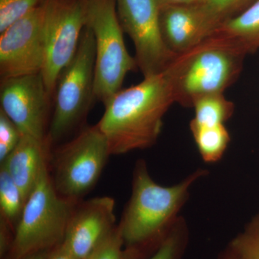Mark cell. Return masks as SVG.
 Wrapping results in <instances>:
<instances>
[{
    "mask_svg": "<svg viewBox=\"0 0 259 259\" xmlns=\"http://www.w3.org/2000/svg\"><path fill=\"white\" fill-rule=\"evenodd\" d=\"M77 202L58 193L47 165L25 202L7 259H20L62 243Z\"/></svg>",
    "mask_w": 259,
    "mask_h": 259,
    "instance_id": "obj_4",
    "label": "cell"
},
{
    "mask_svg": "<svg viewBox=\"0 0 259 259\" xmlns=\"http://www.w3.org/2000/svg\"><path fill=\"white\" fill-rule=\"evenodd\" d=\"M50 144L49 140L40 141L22 134L16 147L1 163L21 191L25 202L48 165Z\"/></svg>",
    "mask_w": 259,
    "mask_h": 259,
    "instance_id": "obj_14",
    "label": "cell"
},
{
    "mask_svg": "<svg viewBox=\"0 0 259 259\" xmlns=\"http://www.w3.org/2000/svg\"><path fill=\"white\" fill-rule=\"evenodd\" d=\"M87 26L95 37V98L105 105L139 67L126 49L115 0H87Z\"/></svg>",
    "mask_w": 259,
    "mask_h": 259,
    "instance_id": "obj_5",
    "label": "cell"
},
{
    "mask_svg": "<svg viewBox=\"0 0 259 259\" xmlns=\"http://www.w3.org/2000/svg\"><path fill=\"white\" fill-rule=\"evenodd\" d=\"M44 3L0 32L1 80L41 73L45 62Z\"/></svg>",
    "mask_w": 259,
    "mask_h": 259,
    "instance_id": "obj_10",
    "label": "cell"
},
{
    "mask_svg": "<svg viewBox=\"0 0 259 259\" xmlns=\"http://www.w3.org/2000/svg\"><path fill=\"white\" fill-rule=\"evenodd\" d=\"M44 0H0V32L29 14Z\"/></svg>",
    "mask_w": 259,
    "mask_h": 259,
    "instance_id": "obj_22",
    "label": "cell"
},
{
    "mask_svg": "<svg viewBox=\"0 0 259 259\" xmlns=\"http://www.w3.org/2000/svg\"><path fill=\"white\" fill-rule=\"evenodd\" d=\"M219 259H237L236 257L234 256V255L231 253L230 250L226 249L223 252L222 254L220 255Z\"/></svg>",
    "mask_w": 259,
    "mask_h": 259,
    "instance_id": "obj_29",
    "label": "cell"
},
{
    "mask_svg": "<svg viewBox=\"0 0 259 259\" xmlns=\"http://www.w3.org/2000/svg\"><path fill=\"white\" fill-rule=\"evenodd\" d=\"M115 202L99 197L76 203L63 243L79 259H88L116 228Z\"/></svg>",
    "mask_w": 259,
    "mask_h": 259,
    "instance_id": "obj_12",
    "label": "cell"
},
{
    "mask_svg": "<svg viewBox=\"0 0 259 259\" xmlns=\"http://www.w3.org/2000/svg\"><path fill=\"white\" fill-rule=\"evenodd\" d=\"M23 194L4 167L0 168V212L15 229L25 206Z\"/></svg>",
    "mask_w": 259,
    "mask_h": 259,
    "instance_id": "obj_18",
    "label": "cell"
},
{
    "mask_svg": "<svg viewBox=\"0 0 259 259\" xmlns=\"http://www.w3.org/2000/svg\"><path fill=\"white\" fill-rule=\"evenodd\" d=\"M247 54L236 42L214 34L177 55L168 66L175 102L193 107L202 97L224 93L239 77Z\"/></svg>",
    "mask_w": 259,
    "mask_h": 259,
    "instance_id": "obj_3",
    "label": "cell"
},
{
    "mask_svg": "<svg viewBox=\"0 0 259 259\" xmlns=\"http://www.w3.org/2000/svg\"><path fill=\"white\" fill-rule=\"evenodd\" d=\"M52 97L41 73L1 80L0 110L22 134L47 141L48 118Z\"/></svg>",
    "mask_w": 259,
    "mask_h": 259,
    "instance_id": "obj_11",
    "label": "cell"
},
{
    "mask_svg": "<svg viewBox=\"0 0 259 259\" xmlns=\"http://www.w3.org/2000/svg\"><path fill=\"white\" fill-rule=\"evenodd\" d=\"M214 34L236 42L247 53L259 49V0L223 23Z\"/></svg>",
    "mask_w": 259,
    "mask_h": 259,
    "instance_id": "obj_15",
    "label": "cell"
},
{
    "mask_svg": "<svg viewBox=\"0 0 259 259\" xmlns=\"http://www.w3.org/2000/svg\"><path fill=\"white\" fill-rule=\"evenodd\" d=\"M47 259H79L66 246L64 243L58 245L51 249L48 253Z\"/></svg>",
    "mask_w": 259,
    "mask_h": 259,
    "instance_id": "obj_26",
    "label": "cell"
},
{
    "mask_svg": "<svg viewBox=\"0 0 259 259\" xmlns=\"http://www.w3.org/2000/svg\"><path fill=\"white\" fill-rule=\"evenodd\" d=\"M115 2L121 27L134 42L135 59L144 77L164 71L177 55L162 37L158 0Z\"/></svg>",
    "mask_w": 259,
    "mask_h": 259,
    "instance_id": "obj_9",
    "label": "cell"
},
{
    "mask_svg": "<svg viewBox=\"0 0 259 259\" xmlns=\"http://www.w3.org/2000/svg\"><path fill=\"white\" fill-rule=\"evenodd\" d=\"M237 259H259V214L228 244Z\"/></svg>",
    "mask_w": 259,
    "mask_h": 259,
    "instance_id": "obj_20",
    "label": "cell"
},
{
    "mask_svg": "<svg viewBox=\"0 0 259 259\" xmlns=\"http://www.w3.org/2000/svg\"><path fill=\"white\" fill-rule=\"evenodd\" d=\"M13 227L3 218H0V259H7L14 240Z\"/></svg>",
    "mask_w": 259,
    "mask_h": 259,
    "instance_id": "obj_25",
    "label": "cell"
},
{
    "mask_svg": "<svg viewBox=\"0 0 259 259\" xmlns=\"http://www.w3.org/2000/svg\"><path fill=\"white\" fill-rule=\"evenodd\" d=\"M21 137L18 127L0 110V163L9 156Z\"/></svg>",
    "mask_w": 259,
    "mask_h": 259,
    "instance_id": "obj_24",
    "label": "cell"
},
{
    "mask_svg": "<svg viewBox=\"0 0 259 259\" xmlns=\"http://www.w3.org/2000/svg\"><path fill=\"white\" fill-rule=\"evenodd\" d=\"M175 102L168 67L120 90L105 104L97 125L105 135L111 155H122L156 144L163 119Z\"/></svg>",
    "mask_w": 259,
    "mask_h": 259,
    "instance_id": "obj_2",
    "label": "cell"
},
{
    "mask_svg": "<svg viewBox=\"0 0 259 259\" xmlns=\"http://www.w3.org/2000/svg\"><path fill=\"white\" fill-rule=\"evenodd\" d=\"M192 126L213 127L225 125L235 112V105L224 96V93L212 94L199 99L194 103Z\"/></svg>",
    "mask_w": 259,
    "mask_h": 259,
    "instance_id": "obj_16",
    "label": "cell"
},
{
    "mask_svg": "<svg viewBox=\"0 0 259 259\" xmlns=\"http://www.w3.org/2000/svg\"><path fill=\"white\" fill-rule=\"evenodd\" d=\"M110 156L106 137L98 126L83 129L53 156L51 180L58 193L79 202L96 185Z\"/></svg>",
    "mask_w": 259,
    "mask_h": 259,
    "instance_id": "obj_7",
    "label": "cell"
},
{
    "mask_svg": "<svg viewBox=\"0 0 259 259\" xmlns=\"http://www.w3.org/2000/svg\"><path fill=\"white\" fill-rule=\"evenodd\" d=\"M49 251V250H44V251L36 252V253L25 255L20 259H47Z\"/></svg>",
    "mask_w": 259,
    "mask_h": 259,
    "instance_id": "obj_28",
    "label": "cell"
},
{
    "mask_svg": "<svg viewBox=\"0 0 259 259\" xmlns=\"http://www.w3.org/2000/svg\"><path fill=\"white\" fill-rule=\"evenodd\" d=\"M160 28L163 41L176 55L197 47L218 29L202 5L161 7Z\"/></svg>",
    "mask_w": 259,
    "mask_h": 259,
    "instance_id": "obj_13",
    "label": "cell"
},
{
    "mask_svg": "<svg viewBox=\"0 0 259 259\" xmlns=\"http://www.w3.org/2000/svg\"><path fill=\"white\" fill-rule=\"evenodd\" d=\"M205 0H158L160 8L169 5H192L203 4Z\"/></svg>",
    "mask_w": 259,
    "mask_h": 259,
    "instance_id": "obj_27",
    "label": "cell"
},
{
    "mask_svg": "<svg viewBox=\"0 0 259 259\" xmlns=\"http://www.w3.org/2000/svg\"><path fill=\"white\" fill-rule=\"evenodd\" d=\"M207 174L198 168L180 183L163 187L153 180L146 161L136 162L132 194L117 226L125 248L137 259L151 256L176 224L192 186Z\"/></svg>",
    "mask_w": 259,
    "mask_h": 259,
    "instance_id": "obj_1",
    "label": "cell"
},
{
    "mask_svg": "<svg viewBox=\"0 0 259 259\" xmlns=\"http://www.w3.org/2000/svg\"><path fill=\"white\" fill-rule=\"evenodd\" d=\"M95 37L85 27L77 51L58 77L48 139L51 144L74 131L88 115L95 98Z\"/></svg>",
    "mask_w": 259,
    "mask_h": 259,
    "instance_id": "obj_6",
    "label": "cell"
},
{
    "mask_svg": "<svg viewBox=\"0 0 259 259\" xmlns=\"http://www.w3.org/2000/svg\"><path fill=\"white\" fill-rule=\"evenodd\" d=\"M88 259H137L126 249L117 226Z\"/></svg>",
    "mask_w": 259,
    "mask_h": 259,
    "instance_id": "obj_23",
    "label": "cell"
},
{
    "mask_svg": "<svg viewBox=\"0 0 259 259\" xmlns=\"http://www.w3.org/2000/svg\"><path fill=\"white\" fill-rule=\"evenodd\" d=\"M190 240L188 225L182 216L151 256L146 259H182Z\"/></svg>",
    "mask_w": 259,
    "mask_h": 259,
    "instance_id": "obj_19",
    "label": "cell"
},
{
    "mask_svg": "<svg viewBox=\"0 0 259 259\" xmlns=\"http://www.w3.org/2000/svg\"><path fill=\"white\" fill-rule=\"evenodd\" d=\"M255 0H205L204 10L220 28L223 23L242 13Z\"/></svg>",
    "mask_w": 259,
    "mask_h": 259,
    "instance_id": "obj_21",
    "label": "cell"
},
{
    "mask_svg": "<svg viewBox=\"0 0 259 259\" xmlns=\"http://www.w3.org/2000/svg\"><path fill=\"white\" fill-rule=\"evenodd\" d=\"M190 126L194 142L204 161L208 163L219 161L224 156L231 141V136L226 126Z\"/></svg>",
    "mask_w": 259,
    "mask_h": 259,
    "instance_id": "obj_17",
    "label": "cell"
},
{
    "mask_svg": "<svg viewBox=\"0 0 259 259\" xmlns=\"http://www.w3.org/2000/svg\"><path fill=\"white\" fill-rule=\"evenodd\" d=\"M45 62L41 71L53 98L58 77L74 57L87 25V0H44Z\"/></svg>",
    "mask_w": 259,
    "mask_h": 259,
    "instance_id": "obj_8",
    "label": "cell"
}]
</instances>
